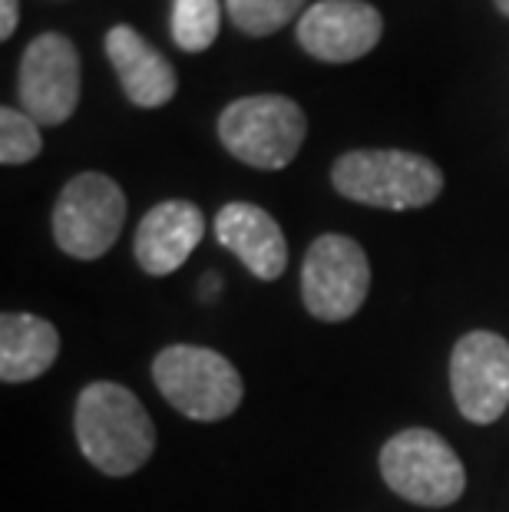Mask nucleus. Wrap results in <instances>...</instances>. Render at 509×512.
I'll return each instance as SVG.
<instances>
[{
  "label": "nucleus",
  "instance_id": "nucleus-1",
  "mask_svg": "<svg viewBox=\"0 0 509 512\" xmlns=\"http://www.w3.org/2000/svg\"><path fill=\"white\" fill-rule=\"evenodd\" d=\"M73 430L83 456L106 476L143 470L156 450V427L133 390L96 380L83 387L73 413Z\"/></svg>",
  "mask_w": 509,
  "mask_h": 512
},
{
  "label": "nucleus",
  "instance_id": "nucleus-2",
  "mask_svg": "<svg viewBox=\"0 0 509 512\" xmlns=\"http://www.w3.org/2000/svg\"><path fill=\"white\" fill-rule=\"evenodd\" d=\"M331 182L344 199L387 212L424 209L443 192V172L420 152L354 149L331 166Z\"/></svg>",
  "mask_w": 509,
  "mask_h": 512
},
{
  "label": "nucleus",
  "instance_id": "nucleus-3",
  "mask_svg": "<svg viewBox=\"0 0 509 512\" xmlns=\"http://www.w3.org/2000/svg\"><path fill=\"white\" fill-rule=\"evenodd\" d=\"M153 380L169 407L182 417L212 423L232 417L242 403L245 384L232 361L196 344H172L156 354Z\"/></svg>",
  "mask_w": 509,
  "mask_h": 512
},
{
  "label": "nucleus",
  "instance_id": "nucleus-4",
  "mask_svg": "<svg viewBox=\"0 0 509 512\" xmlns=\"http://www.w3.org/2000/svg\"><path fill=\"white\" fill-rule=\"evenodd\" d=\"M308 136L305 110L281 93L242 96L219 116V139L252 169H285Z\"/></svg>",
  "mask_w": 509,
  "mask_h": 512
},
{
  "label": "nucleus",
  "instance_id": "nucleus-5",
  "mask_svg": "<svg viewBox=\"0 0 509 512\" xmlns=\"http://www.w3.org/2000/svg\"><path fill=\"white\" fill-rule=\"evenodd\" d=\"M381 473L400 499L430 509L457 503L467 489L463 460L440 433L424 427L400 430L384 443Z\"/></svg>",
  "mask_w": 509,
  "mask_h": 512
},
{
  "label": "nucleus",
  "instance_id": "nucleus-6",
  "mask_svg": "<svg viewBox=\"0 0 509 512\" xmlns=\"http://www.w3.org/2000/svg\"><path fill=\"white\" fill-rule=\"evenodd\" d=\"M126 222V195L103 172H80L53 205V238L60 252L80 261L103 258Z\"/></svg>",
  "mask_w": 509,
  "mask_h": 512
},
{
  "label": "nucleus",
  "instance_id": "nucleus-7",
  "mask_svg": "<svg viewBox=\"0 0 509 512\" xmlns=\"http://www.w3.org/2000/svg\"><path fill=\"white\" fill-rule=\"evenodd\" d=\"M371 291V265L364 248L348 235L314 238L301 265V298L318 321H348Z\"/></svg>",
  "mask_w": 509,
  "mask_h": 512
},
{
  "label": "nucleus",
  "instance_id": "nucleus-8",
  "mask_svg": "<svg viewBox=\"0 0 509 512\" xmlns=\"http://www.w3.org/2000/svg\"><path fill=\"white\" fill-rule=\"evenodd\" d=\"M83 90V67L73 40L63 34H40L20 57L17 96L37 126H60L77 113Z\"/></svg>",
  "mask_w": 509,
  "mask_h": 512
},
{
  "label": "nucleus",
  "instance_id": "nucleus-9",
  "mask_svg": "<svg viewBox=\"0 0 509 512\" xmlns=\"http://www.w3.org/2000/svg\"><path fill=\"white\" fill-rule=\"evenodd\" d=\"M450 387L470 423H493L509 407V341L493 331L463 334L450 357Z\"/></svg>",
  "mask_w": 509,
  "mask_h": 512
},
{
  "label": "nucleus",
  "instance_id": "nucleus-10",
  "mask_svg": "<svg viewBox=\"0 0 509 512\" xmlns=\"http://www.w3.org/2000/svg\"><path fill=\"white\" fill-rule=\"evenodd\" d=\"M384 34L381 10L367 0H318L298 20V47L321 63H354Z\"/></svg>",
  "mask_w": 509,
  "mask_h": 512
},
{
  "label": "nucleus",
  "instance_id": "nucleus-11",
  "mask_svg": "<svg viewBox=\"0 0 509 512\" xmlns=\"http://www.w3.org/2000/svg\"><path fill=\"white\" fill-rule=\"evenodd\" d=\"M205 232V215L189 199H166L153 205L136 228V261L146 275L162 278L179 271L196 252Z\"/></svg>",
  "mask_w": 509,
  "mask_h": 512
},
{
  "label": "nucleus",
  "instance_id": "nucleus-12",
  "mask_svg": "<svg viewBox=\"0 0 509 512\" xmlns=\"http://www.w3.org/2000/svg\"><path fill=\"white\" fill-rule=\"evenodd\" d=\"M103 50L119 76L126 100L133 106L156 110V106H166L176 96L179 90L176 67L129 24L110 27V34L103 40Z\"/></svg>",
  "mask_w": 509,
  "mask_h": 512
},
{
  "label": "nucleus",
  "instance_id": "nucleus-13",
  "mask_svg": "<svg viewBox=\"0 0 509 512\" xmlns=\"http://www.w3.org/2000/svg\"><path fill=\"white\" fill-rule=\"evenodd\" d=\"M215 238L255 278L278 281L288 268V242L281 225L252 202H229L215 215Z\"/></svg>",
  "mask_w": 509,
  "mask_h": 512
},
{
  "label": "nucleus",
  "instance_id": "nucleus-14",
  "mask_svg": "<svg viewBox=\"0 0 509 512\" xmlns=\"http://www.w3.org/2000/svg\"><path fill=\"white\" fill-rule=\"evenodd\" d=\"M60 354V334L37 314L7 311L0 318V380L27 384L47 374Z\"/></svg>",
  "mask_w": 509,
  "mask_h": 512
},
{
  "label": "nucleus",
  "instance_id": "nucleus-15",
  "mask_svg": "<svg viewBox=\"0 0 509 512\" xmlns=\"http://www.w3.org/2000/svg\"><path fill=\"white\" fill-rule=\"evenodd\" d=\"M222 27L219 0H172L169 30L179 50L202 53L209 50Z\"/></svg>",
  "mask_w": 509,
  "mask_h": 512
},
{
  "label": "nucleus",
  "instance_id": "nucleus-16",
  "mask_svg": "<svg viewBox=\"0 0 509 512\" xmlns=\"http://www.w3.org/2000/svg\"><path fill=\"white\" fill-rule=\"evenodd\" d=\"M308 0H225V14L232 27L245 37H272L291 24Z\"/></svg>",
  "mask_w": 509,
  "mask_h": 512
},
{
  "label": "nucleus",
  "instance_id": "nucleus-17",
  "mask_svg": "<svg viewBox=\"0 0 509 512\" xmlns=\"http://www.w3.org/2000/svg\"><path fill=\"white\" fill-rule=\"evenodd\" d=\"M43 152L40 126L24 110L4 106L0 110V162L4 166H24Z\"/></svg>",
  "mask_w": 509,
  "mask_h": 512
},
{
  "label": "nucleus",
  "instance_id": "nucleus-18",
  "mask_svg": "<svg viewBox=\"0 0 509 512\" xmlns=\"http://www.w3.org/2000/svg\"><path fill=\"white\" fill-rule=\"evenodd\" d=\"M20 24V0H0V40H10Z\"/></svg>",
  "mask_w": 509,
  "mask_h": 512
},
{
  "label": "nucleus",
  "instance_id": "nucleus-19",
  "mask_svg": "<svg viewBox=\"0 0 509 512\" xmlns=\"http://www.w3.org/2000/svg\"><path fill=\"white\" fill-rule=\"evenodd\" d=\"M493 4L500 7V14H503V17H509V0H493Z\"/></svg>",
  "mask_w": 509,
  "mask_h": 512
}]
</instances>
